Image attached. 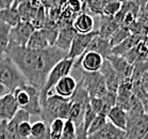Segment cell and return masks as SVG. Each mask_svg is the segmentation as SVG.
<instances>
[{"mask_svg":"<svg viewBox=\"0 0 148 139\" xmlns=\"http://www.w3.org/2000/svg\"><path fill=\"white\" fill-rule=\"evenodd\" d=\"M69 102L71 103H78V104H82V105H88L90 103V96H88V92L85 91L83 86L79 80L77 82V87L75 89L74 93L69 98Z\"/></svg>","mask_w":148,"mask_h":139,"instance_id":"484cf974","label":"cell"},{"mask_svg":"<svg viewBox=\"0 0 148 139\" xmlns=\"http://www.w3.org/2000/svg\"><path fill=\"white\" fill-rule=\"evenodd\" d=\"M130 35H131V32H130L129 29L124 28V27H119L117 30L113 33V35L110 37L109 43L111 45V47L113 48V47H115L116 45L121 44V42L124 41V40H126L128 37H130Z\"/></svg>","mask_w":148,"mask_h":139,"instance_id":"f1b7e54d","label":"cell"},{"mask_svg":"<svg viewBox=\"0 0 148 139\" xmlns=\"http://www.w3.org/2000/svg\"><path fill=\"white\" fill-rule=\"evenodd\" d=\"M76 34H77V32L73 28V26L60 28L59 32H58V37L57 40H56V43H54V46L61 49V50L67 53Z\"/></svg>","mask_w":148,"mask_h":139,"instance_id":"ac0fdd59","label":"cell"},{"mask_svg":"<svg viewBox=\"0 0 148 139\" xmlns=\"http://www.w3.org/2000/svg\"><path fill=\"white\" fill-rule=\"evenodd\" d=\"M35 30L34 27L28 21H20L16 26L11 28L10 30V44L26 47L30 39L31 34Z\"/></svg>","mask_w":148,"mask_h":139,"instance_id":"ba28073f","label":"cell"},{"mask_svg":"<svg viewBox=\"0 0 148 139\" xmlns=\"http://www.w3.org/2000/svg\"><path fill=\"white\" fill-rule=\"evenodd\" d=\"M74 62H75V60L64 58L63 60H61L60 62H58L57 64L51 68V71L49 72L47 78H46L44 87H43L42 90L40 91V106L45 102V100L47 98L48 95L50 94V93H52V89H53L54 86L58 84V82H59L60 79H62L63 77H65V76H68V75H69L71 70L74 68Z\"/></svg>","mask_w":148,"mask_h":139,"instance_id":"5b68a950","label":"cell"},{"mask_svg":"<svg viewBox=\"0 0 148 139\" xmlns=\"http://www.w3.org/2000/svg\"><path fill=\"white\" fill-rule=\"evenodd\" d=\"M71 106L69 98H61L57 94L50 93L40 106V121H43L47 126L50 125V123L56 119L67 121Z\"/></svg>","mask_w":148,"mask_h":139,"instance_id":"7a4b0ae2","label":"cell"},{"mask_svg":"<svg viewBox=\"0 0 148 139\" xmlns=\"http://www.w3.org/2000/svg\"><path fill=\"white\" fill-rule=\"evenodd\" d=\"M94 18L86 12L79 13L73 21V28L79 34H88L94 31Z\"/></svg>","mask_w":148,"mask_h":139,"instance_id":"9a60e30c","label":"cell"},{"mask_svg":"<svg viewBox=\"0 0 148 139\" xmlns=\"http://www.w3.org/2000/svg\"><path fill=\"white\" fill-rule=\"evenodd\" d=\"M15 102L18 109L28 112L29 115H38L40 113V91L32 86L26 85L15 89L13 92Z\"/></svg>","mask_w":148,"mask_h":139,"instance_id":"3957f363","label":"cell"},{"mask_svg":"<svg viewBox=\"0 0 148 139\" xmlns=\"http://www.w3.org/2000/svg\"><path fill=\"white\" fill-rule=\"evenodd\" d=\"M143 40H147V37H142L140 35H135V34H131L130 37H128L126 40L121 42V44L116 45L115 47L112 48L111 55L113 56H118V57H123L124 55H126L129 50H131L132 48L136 46Z\"/></svg>","mask_w":148,"mask_h":139,"instance_id":"ffe728a7","label":"cell"},{"mask_svg":"<svg viewBox=\"0 0 148 139\" xmlns=\"http://www.w3.org/2000/svg\"><path fill=\"white\" fill-rule=\"evenodd\" d=\"M71 110H69V115H68V121H71L75 126H79L83 122V115L85 111V107L88 105H82L78 103H71Z\"/></svg>","mask_w":148,"mask_h":139,"instance_id":"d4e9b609","label":"cell"},{"mask_svg":"<svg viewBox=\"0 0 148 139\" xmlns=\"http://www.w3.org/2000/svg\"><path fill=\"white\" fill-rule=\"evenodd\" d=\"M88 139H126V133L108 121L102 129L88 136Z\"/></svg>","mask_w":148,"mask_h":139,"instance_id":"2e32d148","label":"cell"},{"mask_svg":"<svg viewBox=\"0 0 148 139\" xmlns=\"http://www.w3.org/2000/svg\"><path fill=\"white\" fill-rule=\"evenodd\" d=\"M107 120L115 127L125 131L127 124V111L118 106H113L107 115Z\"/></svg>","mask_w":148,"mask_h":139,"instance_id":"7402d4cb","label":"cell"},{"mask_svg":"<svg viewBox=\"0 0 148 139\" xmlns=\"http://www.w3.org/2000/svg\"><path fill=\"white\" fill-rule=\"evenodd\" d=\"M118 28H119V25L116 23L114 17L101 15L100 23H99V29L97 30L98 35L109 41L110 37L113 35V33L117 30Z\"/></svg>","mask_w":148,"mask_h":139,"instance_id":"44dd1931","label":"cell"},{"mask_svg":"<svg viewBox=\"0 0 148 139\" xmlns=\"http://www.w3.org/2000/svg\"><path fill=\"white\" fill-rule=\"evenodd\" d=\"M77 87V82L73 76H65L60 79L58 84L54 86L52 90L56 91V94L64 98H69L74 93L75 89Z\"/></svg>","mask_w":148,"mask_h":139,"instance_id":"d6986e66","label":"cell"},{"mask_svg":"<svg viewBox=\"0 0 148 139\" xmlns=\"http://www.w3.org/2000/svg\"><path fill=\"white\" fill-rule=\"evenodd\" d=\"M65 121L62 119H56L50 123L48 126V132H49V138L50 139H61L63 127H64Z\"/></svg>","mask_w":148,"mask_h":139,"instance_id":"83f0119b","label":"cell"},{"mask_svg":"<svg viewBox=\"0 0 148 139\" xmlns=\"http://www.w3.org/2000/svg\"><path fill=\"white\" fill-rule=\"evenodd\" d=\"M111 50H112V47L108 40L102 39V37H99L97 34V35L91 41V43L88 44V48L84 51V54H85V53H88V51H93V53H96V54L100 55L103 59H107L109 56H111ZM83 55H82V56H83ZM79 59H80V58H79Z\"/></svg>","mask_w":148,"mask_h":139,"instance_id":"e0dca14e","label":"cell"},{"mask_svg":"<svg viewBox=\"0 0 148 139\" xmlns=\"http://www.w3.org/2000/svg\"><path fill=\"white\" fill-rule=\"evenodd\" d=\"M18 110V106L11 92L0 98V121H10Z\"/></svg>","mask_w":148,"mask_h":139,"instance_id":"7c38bea8","label":"cell"},{"mask_svg":"<svg viewBox=\"0 0 148 139\" xmlns=\"http://www.w3.org/2000/svg\"><path fill=\"white\" fill-rule=\"evenodd\" d=\"M96 117V113L93 111V109L91 108V106L88 104L86 107H85V111H84L83 115V122H82V125L85 129H88V127L90 126L91 122L94 120V118Z\"/></svg>","mask_w":148,"mask_h":139,"instance_id":"836d02e7","label":"cell"},{"mask_svg":"<svg viewBox=\"0 0 148 139\" xmlns=\"http://www.w3.org/2000/svg\"><path fill=\"white\" fill-rule=\"evenodd\" d=\"M7 93H10V92H8V90L5 88H4L2 85H0V98H2L3 95H5Z\"/></svg>","mask_w":148,"mask_h":139,"instance_id":"74e56055","label":"cell"},{"mask_svg":"<svg viewBox=\"0 0 148 139\" xmlns=\"http://www.w3.org/2000/svg\"><path fill=\"white\" fill-rule=\"evenodd\" d=\"M13 4V1H9V0H0V10H4L10 8Z\"/></svg>","mask_w":148,"mask_h":139,"instance_id":"8d00e7d4","label":"cell"},{"mask_svg":"<svg viewBox=\"0 0 148 139\" xmlns=\"http://www.w3.org/2000/svg\"><path fill=\"white\" fill-rule=\"evenodd\" d=\"M10 30L11 27L0 23V57L5 56L7 49L10 44Z\"/></svg>","mask_w":148,"mask_h":139,"instance_id":"4316f807","label":"cell"},{"mask_svg":"<svg viewBox=\"0 0 148 139\" xmlns=\"http://www.w3.org/2000/svg\"><path fill=\"white\" fill-rule=\"evenodd\" d=\"M108 122L107 120V117L102 115H96V117L94 118V120L91 122L90 126L86 129V133H88V136L94 134V133L98 132L99 129H101L106 125V123Z\"/></svg>","mask_w":148,"mask_h":139,"instance_id":"f546056e","label":"cell"},{"mask_svg":"<svg viewBox=\"0 0 148 139\" xmlns=\"http://www.w3.org/2000/svg\"><path fill=\"white\" fill-rule=\"evenodd\" d=\"M103 61L104 59L100 55L93 53V51H88V53H85L80 59H78L74 62V68H78L79 65H81L83 72L95 73V72L100 71Z\"/></svg>","mask_w":148,"mask_h":139,"instance_id":"9c48e42d","label":"cell"},{"mask_svg":"<svg viewBox=\"0 0 148 139\" xmlns=\"http://www.w3.org/2000/svg\"><path fill=\"white\" fill-rule=\"evenodd\" d=\"M61 139H76V126L71 121H65Z\"/></svg>","mask_w":148,"mask_h":139,"instance_id":"d6a6232c","label":"cell"},{"mask_svg":"<svg viewBox=\"0 0 148 139\" xmlns=\"http://www.w3.org/2000/svg\"><path fill=\"white\" fill-rule=\"evenodd\" d=\"M5 55L14 62L28 85L40 91L51 68L66 58L67 53L56 46L46 49H30L9 44Z\"/></svg>","mask_w":148,"mask_h":139,"instance_id":"6da1fadb","label":"cell"},{"mask_svg":"<svg viewBox=\"0 0 148 139\" xmlns=\"http://www.w3.org/2000/svg\"><path fill=\"white\" fill-rule=\"evenodd\" d=\"M76 139H88L86 129H84L82 124L76 126Z\"/></svg>","mask_w":148,"mask_h":139,"instance_id":"d590c367","label":"cell"},{"mask_svg":"<svg viewBox=\"0 0 148 139\" xmlns=\"http://www.w3.org/2000/svg\"><path fill=\"white\" fill-rule=\"evenodd\" d=\"M121 8V1H107L103 8L102 15L109 17H114L119 12Z\"/></svg>","mask_w":148,"mask_h":139,"instance_id":"4dcf8cb0","label":"cell"},{"mask_svg":"<svg viewBox=\"0 0 148 139\" xmlns=\"http://www.w3.org/2000/svg\"><path fill=\"white\" fill-rule=\"evenodd\" d=\"M107 60L110 62L111 66L115 71V73L117 74L119 80L124 82V80H128L131 79L132 72H133V65L125 60L123 57H118V56H109L107 58Z\"/></svg>","mask_w":148,"mask_h":139,"instance_id":"8fae6325","label":"cell"},{"mask_svg":"<svg viewBox=\"0 0 148 139\" xmlns=\"http://www.w3.org/2000/svg\"><path fill=\"white\" fill-rule=\"evenodd\" d=\"M107 1L108 0H106V1H101V0H97V1H88V2H85V7L86 9L93 12V13L97 14L99 16L102 15V12H103V8L107 3Z\"/></svg>","mask_w":148,"mask_h":139,"instance_id":"1f68e13d","label":"cell"},{"mask_svg":"<svg viewBox=\"0 0 148 139\" xmlns=\"http://www.w3.org/2000/svg\"><path fill=\"white\" fill-rule=\"evenodd\" d=\"M123 58L131 65L147 62V40L141 41L131 50H129L127 54L124 55Z\"/></svg>","mask_w":148,"mask_h":139,"instance_id":"5bb4252c","label":"cell"},{"mask_svg":"<svg viewBox=\"0 0 148 139\" xmlns=\"http://www.w3.org/2000/svg\"><path fill=\"white\" fill-rule=\"evenodd\" d=\"M99 72L103 76L107 91L111 92V93H116L118 87H119V84H121V80L107 59H104L103 64H102Z\"/></svg>","mask_w":148,"mask_h":139,"instance_id":"4fadbf2b","label":"cell"},{"mask_svg":"<svg viewBox=\"0 0 148 139\" xmlns=\"http://www.w3.org/2000/svg\"><path fill=\"white\" fill-rule=\"evenodd\" d=\"M97 34V30L92 31V32H90L88 34H76L73 42H71V47H69V49L67 51L66 58L76 61L79 58L82 57V55L84 54L85 49L88 48V44L91 43V41Z\"/></svg>","mask_w":148,"mask_h":139,"instance_id":"52a82bcc","label":"cell"},{"mask_svg":"<svg viewBox=\"0 0 148 139\" xmlns=\"http://www.w3.org/2000/svg\"><path fill=\"white\" fill-rule=\"evenodd\" d=\"M80 82L88 92L90 98H101L107 94V88L104 82L103 76L100 72L95 73H86L82 72V77L80 78Z\"/></svg>","mask_w":148,"mask_h":139,"instance_id":"8992f818","label":"cell"},{"mask_svg":"<svg viewBox=\"0 0 148 139\" xmlns=\"http://www.w3.org/2000/svg\"><path fill=\"white\" fill-rule=\"evenodd\" d=\"M26 84L25 77L10 58L7 55L0 57V85L3 86L8 92H13Z\"/></svg>","mask_w":148,"mask_h":139,"instance_id":"277c9868","label":"cell"},{"mask_svg":"<svg viewBox=\"0 0 148 139\" xmlns=\"http://www.w3.org/2000/svg\"><path fill=\"white\" fill-rule=\"evenodd\" d=\"M26 47L30 49H46L51 46L46 40V37L40 32V30H34L33 33L31 34Z\"/></svg>","mask_w":148,"mask_h":139,"instance_id":"cb8c5ba5","label":"cell"},{"mask_svg":"<svg viewBox=\"0 0 148 139\" xmlns=\"http://www.w3.org/2000/svg\"><path fill=\"white\" fill-rule=\"evenodd\" d=\"M19 1H13V4L8 9L4 10H0V23L10 26L11 28L16 26L20 21V16L17 10V6H18Z\"/></svg>","mask_w":148,"mask_h":139,"instance_id":"603a6c76","label":"cell"},{"mask_svg":"<svg viewBox=\"0 0 148 139\" xmlns=\"http://www.w3.org/2000/svg\"><path fill=\"white\" fill-rule=\"evenodd\" d=\"M0 139H12L10 133L7 129L5 121H0Z\"/></svg>","mask_w":148,"mask_h":139,"instance_id":"e575fe53","label":"cell"},{"mask_svg":"<svg viewBox=\"0 0 148 139\" xmlns=\"http://www.w3.org/2000/svg\"><path fill=\"white\" fill-rule=\"evenodd\" d=\"M115 102H116V93L107 92V94L101 98H90V106L96 115H102L107 117L110 109L115 106Z\"/></svg>","mask_w":148,"mask_h":139,"instance_id":"30bf717a","label":"cell"}]
</instances>
